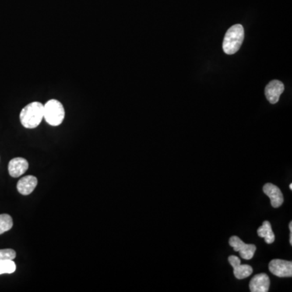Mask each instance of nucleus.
<instances>
[{
	"mask_svg": "<svg viewBox=\"0 0 292 292\" xmlns=\"http://www.w3.org/2000/svg\"><path fill=\"white\" fill-rule=\"evenodd\" d=\"M43 120H44V104L37 101L26 105L20 113L21 124L28 129L37 128Z\"/></svg>",
	"mask_w": 292,
	"mask_h": 292,
	"instance_id": "nucleus-1",
	"label": "nucleus"
},
{
	"mask_svg": "<svg viewBox=\"0 0 292 292\" xmlns=\"http://www.w3.org/2000/svg\"><path fill=\"white\" fill-rule=\"evenodd\" d=\"M244 39V29L241 25H235L226 32L223 43L225 54H236L242 46Z\"/></svg>",
	"mask_w": 292,
	"mask_h": 292,
	"instance_id": "nucleus-2",
	"label": "nucleus"
},
{
	"mask_svg": "<svg viewBox=\"0 0 292 292\" xmlns=\"http://www.w3.org/2000/svg\"><path fill=\"white\" fill-rule=\"evenodd\" d=\"M65 109L57 99H50L44 104V120L49 125L57 127L64 122Z\"/></svg>",
	"mask_w": 292,
	"mask_h": 292,
	"instance_id": "nucleus-3",
	"label": "nucleus"
},
{
	"mask_svg": "<svg viewBox=\"0 0 292 292\" xmlns=\"http://www.w3.org/2000/svg\"><path fill=\"white\" fill-rule=\"evenodd\" d=\"M229 244L234 248L235 251H239L243 259L251 260L254 258L257 247L254 244H247L243 242L238 236H232L229 240Z\"/></svg>",
	"mask_w": 292,
	"mask_h": 292,
	"instance_id": "nucleus-4",
	"label": "nucleus"
},
{
	"mask_svg": "<svg viewBox=\"0 0 292 292\" xmlns=\"http://www.w3.org/2000/svg\"><path fill=\"white\" fill-rule=\"evenodd\" d=\"M271 273L279 278L292 277V262L285 260L275 259L269 264Z\"/></svg>",
	"mask_w": 292,
	"mask_h": 292,
	"instance_id": "nucleus-5",
	"label": "nucleus"
},
{
	"mask_svg": "<svg viewBox=\"0 0 292 292\" xmlns=\"http://www.w3.org/2000/svg\"><path fill=\"white\" fill-rule=\"evenodd\" d=\"M283 91H284V85L283 82L278 80H274L265 87V97L271 104H276Z\"/></svg>",
	"mask_w": 292,
	"mask_h": 292,
	"instance_id": "nucleus-6",
	"label": "nucleus"
},
{
	"mask_svg": "<svg viewBox=\"0 0 292 292\" xmlns=\"http://www.w3.org/2000/svg\"><path fill=\"white\" fill-rule=\"evenodd\" d=\"M229 263L234 269V275L237 279H244L248 278L252 274V267L248 265H241L240 259L236 256H230L228 258Z\"/></svg>",
	"mask_w": 292,
	"mask_h": 292,
	"instance_id": "nucleus-7",
	"label": "nucleus"
},
{
	"mask_svg": "<svg viewBox=\"0 0 292 292\" xmlns=\"http://www.w3.org/2000/svg\"><path fill=\"white\" fill-rule=\"evenodd\" d=\"M263 192L265 195L269 197L271 201V205L274 208L280 207L283 205L284 198L283 193L281 192L280 188L273 184H266L263 187Z\"/></svg>",
	"mask_w": 292,
	"mask_h": 292,
	"instance_id": "nucleus-8",
	"label": "nucleus"
},
{
	"mask_svg": "<svg viewBox=\"0 0 292 292\" xmlns=\"http://www.w3.org/2000/svg\"><path fill=\"white\" fill-rule=\"evenodd\" d=\"M269 285H270V281H269V276L266 274H259L254 276L250 281V291H269Z\"/></svg>",
	"mask_w": 292,
	"mask_h": 292,
	"instance_id": "nucleus-9",
	"label": "nucleus"
},
{
	"mask_svg": "<svg viewBox=\"0 0 292 292\" xmlns=\"http://www.w3.org/2000/svg\"><path fill=\"white\" fill-rule=\"evenodd\" d=\"M29 169V163L23 158H15L10 161L8 164V172L14 178H17L26 172Z\"/></svg>",
	"mask_w": 292,
	"mask_h": 292,
	"instance_id": "nucleus-10",
	"label": "nucleus"
},
{
	"mask_svg": "<svg viewBox=\"0 0 292 292\" xmlns=\"http://www.w3.org/2000/svg\"><path fill=\"white\" fill-rule=\"evenodd\" d=\"M37 180L35 176H25L18 181V192L22 195H29L33 192V190L37 187Z\"/></svg>",
	"mask_w": 292,
	"mask_h": 292,
	"instance_id": "nucleus-11",
	"label": "nucleus"
},
{
	"mask_svg": "<svg viewBox=\"0 0 292 292\" xmlns=\"http://www.w3.org/2000/svg\"><path fill=\"white\" fill-rule=\"evenodd\" d=\"M258 235L261 238H264L266 244H269L275 242V236L272 230L270 223L268 221H265L261 227L258 228Z\"/></svg>",
	"mask_w": 292,
	"mask_h": 292,
	"instance_id": "nucleus-12",
	"label": "nucleus"
},
{
	"mask_svg": "<svg viewBox=\"0 0 292 292\" xmlns=\"http://www.w3.org/2000/svg\"><path fill=\"white\" fill-rule=\"evenodd\" d=\"M13 226V221L9 215H0V235L4 234Z\"/></svg>",
	"mask_w": 292,
	"mask_h": 292,
	"instance_id": "nucleus-13",
	"label": "nucleus"
},
{
	"mask_svg": "<svg viewBox=\"0 0 292 292\" xmlns=\"http://www.w3.org/2000/svg\"><path fill=\"white\" fill-rule=\"evenodd\" d=\"M16 265L13 260H5L0 261V275L12 274L16 271Z\"/></svg>",
	"mask_w": 292,
	"mask_h": 292,
	"instance_id": "nucleus-14",
	"label": "nucleus"
},
{
	"mask_svg": "<svg viewBox=\"0 0 292 292\" xmlns=\"http://www.w3.org/2000/svg\"><path fill=\"white\" fill-rule=\"evenodd\" d=\"M16 254L15 250L11 248L0 249V261L5 260H14L16 258Z\"/></svg>",
	"mask_w": 292,
	"mask_h": 292,
	"instance_id": "nucleus-15",
	"label": "nucleus"
},
{
	"mask_svg": "<svg viewBox=\"0 0 292 292\" xmlns=\"http://www.w3.org/2000/svg\"><path fill=\"white\" fill-rule=\"evenodd\" d=\"M289 229H290V244L292 245V222L289 223Z\"/></svg>",
	"mask_w": 292,
	"mask_h": 292,
	"instance_id": "nucleus-16",
	"label": "nucleus"
},
{
	"mask_svg": "<svg viewBox=\"0 0 292 292\" xmlns=\"http://www.w3.org/2000/svg\"><path fill=\"white\" fill-rule=\"evenodd\" d=\"M289 188H290V190H292V184H290V185H289Z\"/></svg>",
	"mask_w": 292,
	"mask_h": 292,
	"instance_id": "nucleus-17",
	"label": "nucleus"
}]
</instances>
